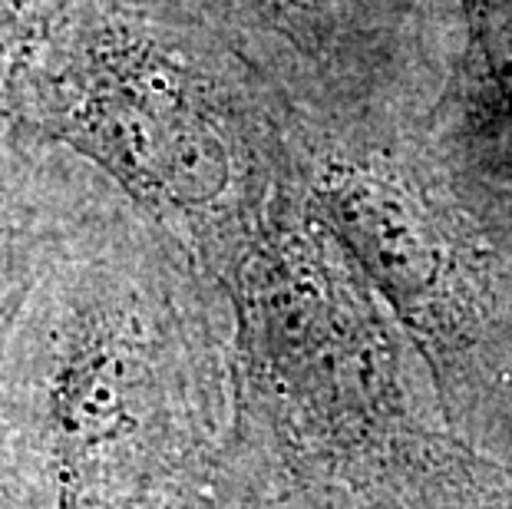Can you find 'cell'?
I'll return each mask as SVG.
<instances>
[{"instance_id":"5","label":"cell","mask_w":512,"mask_h":509,"mask_svg":"<svg viewBox=\"0 0 512 509\" xmlns=\"http://www.w3.org/2000/svg\"><path fill=\"white\" fill-rule=\"evenodd\" d=\"M80 0H0V149L40 143L34 106L63 27Z\"/></svg>"},{"instance_id":"3","label":"cell","mask_w":512,"mask_h":509,"mask_svg":"<svg viewBox=\"0 0 512 509\" xmlns=\"http://www.w3.org/2000/svg\"><path fill=\"white\" fill-rule=\"evenodd\" d=\"M83 159L50 143L0 149V344L73 235L100 209Z\"/></svg>"},{"instance_id":"4","label":"cell","mask_w":512,"mask_h":509,"mask_svg":"<svg viewBox=\"0 0 512 509\" xmlns=\"http://www.w3.org/2000/svg\"><path fill=\"white\" fill-rule=\"evenodd\" d=\"M152 17L176 20L222 40L248 67L258 60L321 53L341 0H119Z\"/></svg>"},{"instance_id":"1","label":"cell","mask_w":512,"mask_h":509,"mask_svg":"<svg viewBox=\"0 0 512 509\" xmlns=\"http://www.w3.org/2000/svg\"><path fill=\"white\" fill-rule=\"evenodd\" d=\"M205 404L166 252L100 205L0 344V509H182Z\"/></svg>"},{"instance_id":"6","label":"cell","mask_w":512,"mask_h":509,"mask_svg":"<svg viewBox=\"0 0 512 509\" xmlns=\"http://www.w3.org/2000/svg\"><path fill=\"white\" fill-rule=\"evenodd\" d=\"M466 30V77L479 103L512 116V0H456Z\"/></svg>"},{"instance_id":"2","label":"cell","mask_w":512,"mask_h":509,"mask_svg":"<svg viewBox=\"0 0 512 509\" xmlns=\"http://www.w3.org/2000/svg\"><path fill=\"white\" fill-rule=\"evenodd\" d=\"M248 73L205 30L80 0L40 80L34 133L116 182L182 255L238 272L265 192Z\"/></svg>"}]
</instances>
